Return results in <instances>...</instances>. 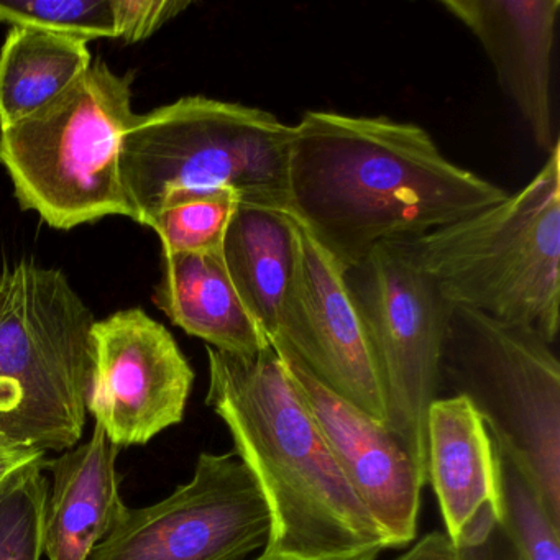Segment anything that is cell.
<instances>
[{
  "label": "cell",
  "instance_id": "obj_1",
  "mask_svg": "<svg viewBox=\"0 0 560 560\" xmlns=\"http://www.w3.org/2000/svg\"><path fill=\"white\" fill-rule=\"evenodd\" d=\"M506 196L416 124L311 110L293 127L288 214L343 271L376 245L422 237Z\"/></svg>",
  "mask_w": 560,
  "mask_h": 560
},
{
  "label": "cell",
  "instance_id": "obj_2",
  "mask_svg": "<svg viewBox=\"0 0 560 560\" xmlns=\"http://www.w3.org/2000/svg\"><path fill=\"white\" fill-rule=\"evenodd\" d=\"M206 405L234 439L271 516L261 556L330 560L395 549L337 465L273 346L254 357L208 347Z\"/></svg>",
  "mask_w": 560,
  "mask_h": 560
},
{
  "label": "cell",
  "instance_id": "obj_3",
  "mask_svg": "<svg viewBox=\"0 0 560 560\" xmlns=\"http://www.w3.org/2000/svg\"><path fill=\"white\" fill-rule=\"evenodd\" d=\"M455 306L529 327L549 343L560 327V147L521 191L408 241Z\"/></svg>",
  "mask_w": 560,
  "mask_h": 560
},
{
  "label": "cell",
  "instance_id": "obj_4",
  "mask_svg": "<svg viewBox=\"0 0 560 560\" xmlns=\"http://www.w3.org/2000/svg\"><path fill=\"white\" fill-rule=\"evenodd\" d=\"M293 126L244 104L189 96L137 117L120 149L132 219L149 225L163 199L232 189L241 205L288 212Z\"/></svg>",
  "mask_w": 560,
  "mask_h": 560
},
{
  "label": "cell",
  "instance_id": "obj_5",
  "mask_svg": "<svg viewBox=\"0 0 560 560\" xmlns=\"http://www.w3.org/2000/svg\"><path fill=\"white\" fill-rule=\"evenodd\" d=\"M132 77L103 61L50 103L0 129V165L25 211L71 231L110 215L132 219L120 176V149L139 114Z\"/></svg>",
  "mask_w": 560,
  "mask_h": 560
},
{
  "label": "cell",
  "instance_id": "obj_6",
  "mask_svg": "<svg viewBox=\"0 0 560 560\" xmlns=\"http://www.w3.org/2000/svg\"><path fill=\"white\" fill-rule=\"evenodd\" d=\"M94 324L57 268L0 265V441L45 454L81 441Z\"/></svg>",
  "mask_w": 560,
  "mask_h": 560
},
{
  "label": "cell",
  "instance_id": "obj_7",
  "mask_svg": "<svg viewBox=\"0 0 560 560\" xmlns=\"http://www.w3.org/2000/svg\"><path fill=\"white\" fill-rule=\"evenodd\" d=\"M442 389L470 401L560 524V365L552 343L529 327L454 304Z\"/></svg>",
  "mask_w": 560,
  "mask_h": 560
},
{
  "label": "cell",
  "instance_id": "obj_8",
  "mask_svg": "<svg viewBox=\"0 0 560 560\" xmlns=\"http://www.w3.org/2000/svg\"><path fill=\"white\" fill-rule=\"evenodd\" d=\"M343 278L378 380L386 428L428 480V415L441 398L442 349L454 304L419 267L408 241L376 245Z\"/></svg>",
  "mask_w": 560,
  "mask_h": 560
},
{
  "label": "cell",
  "instance_id": "obj_9",
  "mask_svg": "<svg viewBox=\"0 0 560 560\" xmlns=\"http://www.w3.org/2000/svg\"><path fill=\"white\" fill-rule=\"evenodd\" d=\"M270 529L250 468L235 452H202L188 483L159 503L127 508L91 560H245Z\"/></svg>",
  "mask_w": 560,
  "mask_h": 560
},
{
  "label": "cell",
  "instance_id": "obj_10",
  "mask_svg": "<svg viewBox=\"0 0 560 560\" xmlns=\"http://www.w3.org/2000/svg\"><path fill=\"white\" fill-rule=\"evenodd\" d=\"M86 408L119 445H145L185 418L195 372L175 337L145 311H119L91 334Z\"/></svg>",
  "mask_w": 560,
  "mask_h": 560
},
{
  "label": "cell",
  "instance_id": "obj_11",
  "mask_svg": "<svg viewBox=\"0 0 560 560\" xmlns=\"http://www.w3.org/2000/svg\"><path fill=\"white\" fill-rule=\"evenodd\" d=\"M271 346L343 477L373 520L385 530L393 546L412 542L418 534L421 491L428 480L411 452L385 422L317 382L293 350L281 342Z\"/></svg>",
  "mask_w": 560,
  "mask_h": 560
},
{
  "label": "cell",
  "instance_id": "obj_12",
  "mask_svg": "<svg viewBox=\"0 0 560 560\" xmlns=\"http://www.w3.org/2000/svg\"><path fill=\"white\" fill-rule=\"evenodd\" d=\"M275 342L293 350L330 392L385 422L378 380L343 270L303 228L296 311L283 339Z\"/></svg>",
  "mask_w": 560,
  "mask_h": 560
},
{
  "label": "cell",
  "instance_id": "obj_13",
  "mask_svg": "<svg viewBox=\"0 0 560 560\" xmlns=\"http://www.w3.org/2000/svg\"><path fill=\"white\" fill-rule=\"evenodd\" d=\"M483 48L498 83L549 155L553 130L552 57L560 0H442Z\"/></svg>",
  "mask_w": 560,
  "mask_h": 560
},
{
  "label": "cell",
  "instance_id": "obj_14",
  "mask_svg": "<svg viewBox=\"0 0 560 560\" xmlns=\"http://www.w3.org/2000/svg\"><path fill=\"white\" fill-rule=\"evenodd\" d=\"M428 480L457 549L483 542L500 524L497 458L483 419L462 396L438 398L428 415Z\"/></svg>",
  "mask_w": 560,
  "mask_h": 560
},
{
  "label": "cell",
  "instance_id": "obj_15",
  "mask_svg": "<svg viewBox=\"0 0 560 560\" xmlns=\"http://www.w3.org/2000/svg\"><path fill=\"white\" fill-rule=\"evenodd\" d=\"M120 447L94 424L90 441L48 460L54 478L44 514L48 560H91L127 511L116 462Z\"/></svg>",
  "mask_w": 560,
  "mask_h": 560
},
{
  "label": "cell",
  "instance_id": "obj_16",
  "mask_svg": "<svg viewBox=\"0 0 560 560\" xmlns=\"http://www.w3.org/2000/svg\"><path fill=\"white\" fill-rule=\"evenodd\" d=\"M229 277L270 342L281 340L296 311L301 225L275 209L241 205L222 244Z\"/></svg>",
  "mask_w": 560,
  "mask_h": 560
},
{
  "label": "cell",
  "instance_id": "obj_17",
  "mask_svg": "<svg viewBox=\"0 0 560 560\" xmlns=\"http://www.w3.org/2000/svg\"><path fill=\"white\" fill-rule=\"evenodd\" d=\"M155 303L175 326L212 349L254 357L270 347V340L242 303L222 252L163 254Z\"/></svg>",
  "mask_w": 560,
  "mask_h": 560
},
{
  "label": "cell",
  "instance_id": "obj_18",
  "mask_svg": "<svg viewBox=\"0 0 560 560\" xmlns=\"http://www.w3.org/2000/svg\"><path fill=\"white\" fill-rule=\"evenodd\" d=\"M91 65L88 42L12 27L0 50V129L50 103Z\"/></svg>",
  "mask_w": 560,
  "mask_h": 560
},
{
  "label": "cell",
  "instance_id": "obj_19",
  "mask_svg": "<svg viewBox=\"0 0 560 560\" xmlns=\"http://www.w3.org/2000/svg\"><path fill=\"white\" fill-rule=\"evenodd\" d=\"M493 441V438H491ZM500 529L526 560H560V524L553 521L521 462L493 441Z\"/></svg>",
  "mask_w": 560,
  "mask_h": 560
},
{
  "label": "cell",
  "instance_id": "obj_20",
  "mask_svg": "<svg viewBox=\"0 0 560 560\" xmlns=\"http://www.w3.org/2000/svg\"><path fill=\"white\" fill-rule=\"evenodd\" d=\"M241 202L232 189L179 192L163 199L147 228L159 235L163 254H215Z\"/></svg>",
  "mask_w": 560,
  "mask_h": 560
},
{
  "label": "cell",
  "instance_id": "obj_21",
  "mask_svg": "<svg viewBox=\"0 0 560 560\" xmlns=\"http://www.w3.org/2000/svg\"><path fill=\"white\" fill-rule=\"evenodd\" d=\"M47 455L0 483V560H40L48 480Z\"/></svg>",
  "mask_w": 560,
  "mask_h": 560
},
{
  "label": "cell",
  "instance_id": "obj_22",
  "mask_svg": "<svg viewBox=\"0 0 560 560\" xmlns=\"http://www.w3.org/2000/svg\"><path fill=\"white\" fill-rule=\"evenodd\" d=\"M0 24L65 35L88 44L116 38L113 0H0Z\"/></svg>",
  "mask_w": 560,
  "mask_h": 560
},
{
  "label": "cell",
  "instance_id": "obj_23",
  "mask_svg": "<svg viewBox=\"0 0 560 560\" xmlns=\"http://www.w3.org/2000/svg\"><path fill=\"white\" fill-rule=\"evenodd\" d=\"M182 0H113L116 40L139 44L189 8Z\"/></svg>",
  "mask_w": 560,
  "mask_h": 560
},
{
  "label": "cell",
  "instance_id": "obj_24",
  "mask_svg": "<svg viewBox=\"0 0 560 560\" xmlns=\"http://www.w3.org/2000/svg\"><path fill=\"white\" fill-rule=\"evenodd\" d=\"M460 560H526L520 550L504 536L500 526L477 546L458 549Z\"/></svg>",
  "mask_w": 560,
  "mask_h": 560
},
{
  "label": "cell",
  "instance_id": "obj_25",
  "mask_svg": "<svg viewBox=\"0 0 560 560\" xmlns=\"http://www.w3.org/2000/svg\"><path fill=\"white\" fill-rule=\"evenodd\" d=\"M396 560H460V556L447 534L434 530Z\"/></svg>",
  "mask_w": 560,
  "mask_h": 560
},
{
  "label": "cell",
  "instance_id": "obj_26",
  "mask_svg": "<svg viewBox=\"0 0 560 560\" xmlns=\"http://www.w3.org/2000/svg\"><path fill=\"white\" fill-rule=\"evenodd\" d=\"M45 452L34 451V448L15 447V445L5 444L0 441V483L5 478L11 477L14 471L37 458L45 457Z\"/></svg>",
  "mask_w": 560,
  "mask_h": 560
},
{
  "label": "cell",
  "instance_id": "obj_27",
  "mask_svg": "<svg viewBox=\"0 0 560 560\" xmlns=\"http://www.w3.org/2000/svg\"><path fill=\"white\" fill-rule=\"evenodd\" d=\"M383 550L372 549L366 550V552L359 553V556L346 557V559H330V560H376L378 559L380 553ZM255 560H311V559H300V557H288V556H258V559Z\"/></svg>",
  "mask_w": 560,
  "mask_h": 560
}]
</instances>
